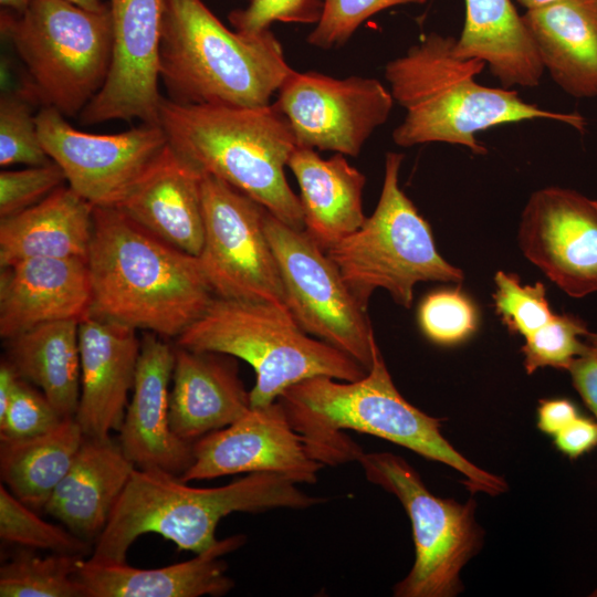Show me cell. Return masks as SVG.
Returning <instances> with one entry per match:
<instances>
[{"instance_id":"4","label":"cell","mask_w":597,"mask_h":597,"mask_svg":"<svg viewBox=\"0 0 597 597\" xmlns=\"http://www.w3.org/2000/svg\"><path fill=\"white\" fill-rule=\"evenodd\" d=\"M187 483L170 472L136 468L90 558L126 563L133 543L148 533L171 541L179 551L199 554L219 542L217 526L231 513L303 510L325 502L274 473H249L218 488H193Z\"/></svg>"},{"instance_id":"2","label":"cell","mask_w":597,"mask_h":597,"mask_svg":"<svg viewBox=\"0 0 597 597\" xmlns=\"http://www.w3.org/2000/svg\"><path fill=\"white\" fill-rule=\"evenodd\" d=\"M87 264L88 313L158 336L177 338L216 297L197 256L115 207H94Z\"/></svg>"},{"instance_id":"3","label":"cell","mask_w":597,"mask_h":597,"mask_svg":"<svg viewBox=\"0 0 597 597\" xmlns=\"http://www.w3.org/2000/svg\"><path fill=\"white\" fill-rule=\"evenodd\" d=\"M455 38L432 32L385 66L395 103L406 114L392 130L400 147L446 143L483 155L476 134L495 126L534 119L562 122L577 128L583 118L542 108L515 90L489 87L475 81L485 64L461 59Z\"/></svg>"},{"instance_id":"7","label":"cell","mask_w":597,"mask_h":597,"mask_svg":"<svg viewBox=\"0 0 597 597\" xmlns=\"http://www.w3.org/2000/svg\"><path fill=\"white\" fill-rule=\"evenodd\" d=\"M177 346L250 364L255 371L251 407L271 405L289 387L314 376L352 381L367 374L354 358L304 332L287 308L264 302L214 297L177 337Z\"/></svg>"},{"instance_id":"34","label":"cell","mask_w":597,"mask_h":597,"mask_svg":"<svg viewBox=\"0 0 597 597\" xmlns=\"http://www.w3.org/2000/svg\"><path fill=\"white\" fill-rule=\"evenodd\" d=\"M29 96L6 93L0 98V166H41L53 161L42 146Z\"/></svg>"},{"instance_id":"32","label":"cell","mask_w":597,"mask_h":597,"mask_svg":"<svg viewBox=\"0 0 597 597\" xmlns=\"http://www.w3.org/2000/svg\"><path fill=\"white\" fill-rule=\"evenodd\" d=\"M7 486L0 485V537L3 542L24 548L85 556L91 552L90 541L69 528L42 520Z\"/></svg>"},{"instance_id":"6","label":"cell","mask_w":597,"mask_h":597,"mask_svg":"<svg viewBox=\"0 0 597 597\" xmlns=\"http://www.w3.org/2000/svg\"><path fill=\"white\" fill-rule=\"evenodd\" d=\"M159 56L168 100L184 105L266 106L294 71L270 30L231 31L202 0H163Z\"/></svg>"},{"instance_id":"16","label":"cell","mask_w":597,"mask_h":597,"mask_svg":"<svg viewBox=\"0 0 597 597\" xmlns=\"http://www.w3.org/2000/svg\"><path fill=\"white\" fill-rule=\"evenodd\" d=\"M517 241L523 255L569 296L597 292V200L556 186L534 191Z\"/></svg>"},{"instance_id":"24","label":"cell","mask_w":597,"mask_h":597,"mask_svg":"<svg viewBox=\"0 0 597 597\" xmlns=\"http://www.w3.org/2000/svg\"><path fill=\"white\" fill-rule=\"evenodd\" d=\"M135 469L111 437H85L43 510L82 538H97Z\"/></svg>"},{"instance_id":"18","label":"cell","mask_w":597,"mask_h":597,"mask_svg":"<svg viewBox=\"0 0 597 597\" xmlns=\"http://www.w3.org/2000/svg\"><path fill=\"white\" fill-rule=\"evenodd\" d=\"M174 364V347L154 333L144 335L118 443L136 468L181 476L191 465L193 453L192 442L178 437L170 426L169 385Z\"/></svg>"},{"instance_id":"39","label":"cell","mask_w":597,"mask_h":597,"mask_svg":"<svg viewBox=\"0 0 597 597\" xmlns=\"http://www.w3.org/2000/svg\"><path fill=\"white\" fill-rule=\"evenodd\" d=\"M66 181L54 161L0 172V218L19 213L48 197Z\"/></svg>"},{"instance_id":"9","label":"cell","mask_w":597,"mask_h":597,"mask_svg":"<svg viewBox=\"0 0 597 597\" xmlns=\"http://www.w3.org/2000/svg\"><path fill=\"white\" fill-rule=\"evenodd\" d=\"M0 30L43 106L74 116L103 86L112 52L109 7L90 11L65 0H31L21 13L2 11Z\"/></svg>"},{"instance_id":"10","label":"cell","mask_w":597,"mask_h":597,"mask_svg":"<svg viewBox=\"0 0 597 597\" xmlns=\"http://www.w3.org/2000/svg\"><path fill=\"white\" fill-rule=\"evenodd\" d=\"M357 462L366 479L395 495L412 527L415 562L394 587L397 597H452L462 589L460 573L482 544L475 502L432 494L418 472L390 452H363Z\"/></svg>"},{"instance_id":"44","label":"cell","mask_w":597,"mask_h":597,"mask_svg":"<svg viewBox=\"0 0 597 597\" xmlns=\"http://www.w3.org/2000/svg\"><path fill=\"white\" fill-rule=\"evenodd\" d=\"M19 375L8 359L0 364V418L4 415L17 383Z\"/></svg>"},{"instance_id":"8","label":"cell","mask_w":597,"mask_h":597,"mask_svg":"<svg viewBox=\"0 0 597 597\" xmlns=\"http://www.w3.org/2000/svg\"><path fill=\"white\" fill-rule=\"evenodd\" d=\"M404 154L385 157L383 188L373 214L325 252L367 311L377 289L405 308L419 282L461 283L463 271L438 252L431 228L399 186Z\"/></svg>"},{"instance_id":"1","label":"cell","mask_w":597,"mask_h":597,"mask_svg":"<svg viewBox=\"0 0 597 597\" xmlns=\"http://www.w3.org/2000/svg\"><path fill=\"white\" fill-rule=\"evenodd\" d=\"M311 454L323 464L357 461L363 453L353 430L407 448L443 463L464 476L472 492L499 495L507 484L499 475L474 465L443 437L442 419L408 402L396 388L377 343L367 374L352 381L314 376L289 387L277 399Z\"/></svg>"},{"instance_id":"43","label":"cell","mask_w":597,"mask_h":597,"mask_svg":"<svg viewBox=\"0 0 597 597\" xmlns=\"http://www.w3.org/2000/svg\"><path fill=\"white\" fill-rule=\"evenodd\" d=\"M578 416L576 406L567 399H544L537 409V428L554 437Z\"/></svg>"},{"instance_id":"17","label":"cell","mask_w":597,"mask_h":597,"mask_svg":"<svg viewBox=\"0 0 597 597\" xmlns=\"http://www.w3.org/2000/svg\"><path fill=\"white\" fill-rule=\"evenodd\" d=\"M193 461L182 481L238 473H274L295 483H315L325 464L310 452L276 400L250 410L230 426L192 443Z\"/></svg>"},{"instance_id":"27","label":"cell","mask_w":597,"mask_h":597,"mask_svg":"<svg viewBox=\"0 0 597 597\" xmlns=\"http://www.w3.org/2000/svg\"><path fill=\"white\" fill-rule=\"evenodd\" d=\"M462 32L454 52L489 67L502 87L540 85L544 66L523 14L511 0H464Z\"/></svg>"},{"instance_id":"28","label":"cell","mask_w":597,"mask_h":597,"mask_svg":"<svg viewBox=\"0 0 597 597\" xmlns=\"http://www.w3.org/2000/svg\"><path fill=\"white\" fill-rule=\"evenodd\" d=\"M94 207L70 186L0 220V266L29 258L87 259Z\"/></svg>"},{"instance_id":"15","label":"cell","mask_w":597,"mask_h":597,"mask_svg":"<svg viewBox=\"0 0 597 597\" xmlns=\"http://www.w3.org/2000/svg\"><path fill=\"white\" fill-rule=\"evenodd\" d=\"M112 52L106 80L80 113L82 125L140 119L159 124L163 0H109Z\"/></svg>"},{"instance_id":"23","label":"cell","mask_w":597,"mask_h":597,"mask_svg":"<svg viewBox=\"0 0 597 597\" xmlns=\"http://www.w3.org/2000/svg\"><path fill=\"white\" fill-rule=\"evenodd\" d=\"M201 176L169 145L115 208L166 243L198 256L205 231Z\"/></svg>"},{"instance_id":"20","label":"cell","mask_w":597,"mask_h":597,"mask_svg":"<svg viewBox=\"0 0 597 597\" xmlns=\"http://www.w3.org/2000/svg\"><path fill=\"white\" fill-rule=\"evenodd\" d=\"M91 296L87 259L29 258L1 268L0 336L7 341L44 323L81 321Z\"/></svg>"},{"instance_id":"11","label":"cell","mask_w":597,"mask_h":597,"mask_svg":"<svg viewBox=\"0 0 597 597\" xmlns=\"http://www.w3.org/2000/svg\"><path fill=\"white\" fill-rule=\"evenodd\" d=\"M264 230L292 317L308 335L339 349L368 370L376 343L371 324L335 263L304 230L289 227L268 210Z\"/></svg>"},{"instance_id":"14","label":"cell","mask_w":597,"mask_h":597,"mask_svg":"<svg viewBox=\"0 0 597 597\" xmlns=\"http://www.w3.org/2000/svg\"><path fill=\"white\" fill-rule=\"evenodd\" d=\"M274 104L285 116L296 146L357 157L391 113L390 91L374 77L335 78L293 71Z\"/></svg>"},{"instance_id":"36","label":"cell","mask_w":597,"mask_h":597,"mask_svg":"<svg viewBox=\"0 0 597 597\" xmlns=\"http://www.w3.org/2000/svg\"><path fill=\"white\" fill-rule=\"evenodd\" d=\"M419 326L427 338L439 345L465 341L478 327V314L460 289L431 292L419 305Z\"/></svg>"},{"instance_id":"29","label":"cell","mask_w":597,"mask_h":597,"mask_svg":"<svg viewBox=\"0 0 597 597\" xmlns=\"http://www.w3.org/2000/svg\"><path fill=\"white\" fill-rule=\"evenodd\" d=\"M78 320L49 322L7 339L19 377L41 389L64 417H75L81 395Z\"/></svg>"},{"instance_id":"45","label":"cell","mask_w":597,"mask_h":597,"mask_svg":"<svg viewBox=\"0 0 597 597\" xmlns=\"http://www.w3.org/2000/svg\"><path fill=\"white\" fill-rule=\"evenodd\" d=\"M65 1L71 2L75 6H78L90 11H103L108 7V4L103 3L101 0H65Z\"/></svg>"},{"instance_id":"35","label":"cell","mask_w":597,"mask_h":597,"mask_svg":"<svg viewBox=\"0 0 597 597\" xmlns=\"http://www.w3.org/2000/svg\"><path fill=\"white\" fill-rule=\"evenodd\" d=\"M493 301L496 314L512 333L524 338L544 326L554 316L543 283L521 284L513 273L498 271L494 275Z\"/></svg>"},{"instance_id":"19","label":"cell","mask_w":597,"mask_h":597,"mask_svg":"<svg viewBox=\"0 0 597 597\" xmlns=\"http://www.w3.org/2000/svg\"><path fill=\"white\" fill-rule=\"evenodd\" d=\"M81 395L75 420L85 437L119 430L133 390L140 341L136 329L92 314L78 322Z\"/></svg>"},{"instance_id":"41","label":"cell","mask_w":597,"mask_h":597,"mask_svg":"<svg viewBox=\"0 0 597 597\" xmlns=\"http://www.w3.org/2000/svg\"><path fill=\"white\" fill-rule=\"evenodd\" d=\"M556 448L576 459L597 446V421L578 416L554 436Z\"/></svg>"},{"instance_id":"21","label":"cell","mask_w":597,"mask_h":597,"mask_svg":"<svg viewBox=\"0 0 597 597\" xmlns=\"http://www.w3.org/2000/svg\"><path fill=\"white\" fill-rule=\"evenodd\" d=\"M171 384V429L192 443L230 426L251 408L235 357L227 354L176 346Z\"/></svg>"},{"instance_id":"38","label":"cell","mask_w":597,"mask_h":597,"mask_svg":"<svg viewBox=\"0 0 597 597\" xmlns=\"http://www.w3.org/2000/svg\"><path fill=\"white\" fill-rule=\"evenodd\" d=\"M65 418L42 391L19 378L9 406L0 418V439H27L57 427Z\"/></svg>"},{"instance_id":"13","label":"cell","mask_w":597,"mask_h":597,"mask_svg":"<svg viewBox=\"0 0 597 597\" xmlns=\"http://www.w3.org/2000/svg\"><path fill=\"white\" fill-rule=\"evenodd\" d=\"M65 117L43 106L35 115L39 136L67 186L93 207H117L169 146L160 124L94 134L73 127Z\"/></svg>"},{"instance_id":"40","label":"cell","mask_w":597,"mask_h":597,"mask_svg":"<svg viewBox=\"0 0 597 597\" xmlns=\"http://www.w3.org/2000/svg\"><path fill=\"white\" fill-rule=\"evenodd\" d=\"M322 9L321 0H250L247 8L231 11L229 21L235 31L253 36L274 22L316 24Z\"/></svg>"},{"instance_id":"48","label":"cell","mask_w":597,"mask_h":597,"mask_svg":"<svg viewBox=\"0 0 597 597\" xmlns=\"http://www.w3.org/2000/svg\"><path fill=\"white\" fill-rule=\"evenodd\" d=\"M586 342L590 346L591 352L597 356V331L593 333H588L586 336Z\"/></svg>"},{"instance_id":"33","label":"cell","mask_w":597,"mask_h":597,"mask_svg":"<svg viewBox=\"0 0 597 597\" xmlns=\"http://www.w3.org/2000/svg\"><path fill=\"white\" fill-rule=\"evenodd\" d=\"M585 322L570 314H554L549 322L525 338L521 352L526 373L553 367L567 370L576 357L589 350Z\"/></svg>"},{"instance_id":"26","label":"cell","mask_w":597,"mask_h":597,"mask_svg":"<svg viewBox=\"0 0 597 597\" xmlns=\"http://www.w3.org/2000/svg\"><path fill=\"white\" fill-rule=\"evenodd\" d=\"M287 167L300 186L304 231L323 250L363 226L366 178L345 155L323 159L315 149L296 147Z\"/></svg>"},{"instance_id":"37","label":"cell","mask_w":597,"mask_h":597,"mask_svg":"<svg viewBox=\"0 0 597 597\" xmlns=\"http://www.w3.org/2000/svg\"><path fill=\"white\" fill-rule=\"evenodd\" d=\"M322 15L308 34L311 45L331 50L345 44L369 18L402 4H423L427 0H321Z\"/></svg>"},{"instance_id":"31","label":"cell","mask_w":597,"mask_h":597,"mask_svg":"<svg viewBox=\"0 0 597 597\" xmlns=\"http://www.w3.org/2000/svg\"><path fill=\"white\" fill-rule=\"evenodd\" d=\"M83 556L19 551L0 567L1 597H86L75 574Z\"/></svg>"},{"instance_id":"42","label":"cell","mask_w":597,"mask_h":597,"mask_svg":"<svg viewBox=\"0 0 597 597\" xmlns=\"http://www.w3.org/2000/svg\"><path fill=\"white\" fill-rule=\"evenodd\" d=\"M567 371L582 399L597 419V356L589 350L573 359Z\"/></svg>"},{"instance_id":"5","label":"cell","mask_w":597,"mask_h":597,"mask_svg":"<svg viewBox=\"0 0 597 597\" xmlns=\"http://www.w3.org/2000/svg\"><path fill=\"white\" fill-rule=\"evenodd\" d=\"M159 124L170 147L198 170L245 193L289 227L304 230L300 197L284 171L297 146L274 103L232 107L163 98Z\"/></svg>"},{"instance_id":"30","label":"cell","mask_w":597,"mask_h":597,"mask_svg":"<svg viewBox=\"0 0 597 597\" xmlns=\"http://www.w3.org/2000/svg\"><path fill=\"white\" fill-rule=\"evenodd\" d=\"M85 434L74 417L27 439H0V474L7 489L33 510L44 509L69 471Z\"/></svg>"},{"instance_id":"25","label":"cell","mask_w":597,"mask_h":597,"mask_svg":"<svg viewBox=\"0 0 597 597\" xmlns=\"http://www.w3.org/2000/svg\"><path fill=\"white\" fill-rule=\"evenodd\" d=\"M523 18L556 85L572 97H597V0H556Z\"/></svg>"},{"instance_id":"22","label":"cell","mask_w":597,"mask_h":597,"mask_svg":"<svg viewBox=\"0 0 597 597\" xmlns=\"http://www.w3.org/2000/svg\"><path fill=\"white\" fill-rule=\"evenodd\" d=\"M244 543V535H233L189 561L150 569L83 557L75 576L86 597H219L234 586L222 556Z\"/></svg>"},{"instance_id":"47","label":"cell","mask_w":597,"mask_h":597,"mask_svg":"<svg viewBox=\"0 0 597 597\" xmlns=\"http://www.w3.org/2000/svg\"><path fill=\"white\" fill-rule=\"evenodd\" d=\"M526 10L535 9L556 0H517Z\"/></svg>"},{"instance_id":"12","label":"cell","mask_w":597,"mask_h":597,"mask_svg":"<svg viewBox=\"0 0 597 597\" xmlns=\"http://www.w3.org/2000/svg\"><path fill=\"white\" fill-rule=\"evenodd\" d=\"M203 243L198 261L216 297L285 305L265 208L226 181L202 172Z\"/></svg>"},{"instance_id":"46","label":"cell","mask_w":597,"mask_h":597,"mask_svg":"<svg viewBox=\"0 0 597 597\" xmlns=\"http://www.w3.org/2000/svg\"><path fill=\"white\" fill-rule=\"evenodd\" d=\"M30 1L31 0H0V4L4 10L21 13L28 8Z\"/></svg>"}]
</instances>
